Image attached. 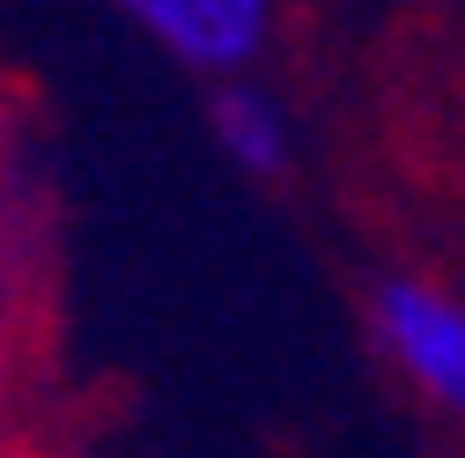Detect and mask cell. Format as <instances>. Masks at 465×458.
<instances>
[{
    "instance_id": "3957f363",
    "label": "cell",
    "mask_w": 465,
    "mask_h": 458,
    "mask_svg": "<svg viewBox=\"0 0 465 458\" xmlns=\"http://www.w3.org/2000/svg\"><path fill=\"white\" fill-rule=\"evenodd\" d=\"M207 141L214 155L252 185H288L296 178V111H288L259 75L244 82H214L207 89Z\"/></svg>"
},
{
    "instance_id": "7a4b0ae2",
    "label": "cell",
    "mask_w": 465,
    "mask_h": 458,
    "mask_svg": "<svg viewBox=\"0 0 465 458\" xmlns=\"http://www.w3.org/2000/svg\"><path fill=\"white\" fill-rule=\"evenodd\" d=\"M111 8L207 89L259 75L281 30V0H111Z\"/></svg>"
},
{
    "instance_id": "6da1fadb",
    "label": "cell",
    "mask_w": 465,
    "mask_h": 458,
    "mask_svg": "<svg viewBox=\"0 0 465 458\" xmlns=\"http://www.w3.org/2000/svg\"><path fill=\"white\" fill-rule=\"evenodd\" d=\"M362 325L391 377L450 429H465V296L443 289L436 274L377 266L362 289Z\"/></svg>"
}]
</instances>
